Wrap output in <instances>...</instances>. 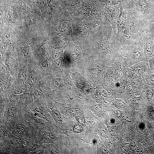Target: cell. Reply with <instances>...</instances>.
I'll use <instances>...</instances> for the list:
<instances>
[{"label":"cell","mask_w":154,"mask_h":154,"mask_svg":"<svg viewBox=\"0 0 154 154\" xmlns=\"http://www.w3.org/2000/svg\"><path fill=\"white\" fill-rule=\"evenodd\" d=\"M122 56L129 67L139 62L146 60L144 53L142 39L131 46Z\"/></svg>","instance_id":"cell-1"},{"label":"cell","mask_w":154,"mask_h":154,"mask_svg":"<svg viewBox=\"0 0 154 154\" xmlns=\"http://www.w3.org/2000/svg\"><path fill=\"white\" fill-rule=\"evenodd\" d=\"M126 78L134 86L141 87L147 84L145 80L134 72L130 68L127 71Z\"/></svg>","instance_id":"cell-8"},{"label":"cell","mask_w":154,"mask_h":154,"mask_svg":"<svg viewBox=\"0 0 154 154\" xmlns=\"http://www.w3.org/2000/svg\"><path fill=\"white\" fill-rule=\"evenodd\" d=\"M35 111L34 114L37 116L38 117L44 119H45V117L44 114L41 110L40 109H35Z\"/></svg>","instance_id":"cell-19"},{"label":"cell","mask_w":154,"mask_h":154,"mask_svg":"<svg viewBox=\"0 0 154 154\" xmlns=\"http://www.w3.org/2000/svg\"><path fill=\"white\" fill-rule=\"evenodd\" d=\"M54 56V57L55 58H57V56H58V53L56 52H55L54 54H53V56Z\"/></svg>","instance_id":"cell-34"},{"label":"cell","mask_w":154,"mask_h":154,"mask_svg":"<svg viewBox=\"0 0 154 154\" xmlns=\"http://www.w3.org/2000/svg\"><path fill=\"white\" fill-rule=\"evenodd\" d=\"M47 2L49 7L51 10L55 8V4L53 0H47Z\"/></svg>","instance_id":"cell-28"},{"label":"cell","mask_w":154,"mask_h":154,"mask_svg":"<svg viewBox=\"0 0 154 154\" xmlns=\"http://www.w3.org/2000/svg\"><path fill=\"white\" fill-rule=\"evenodd\" d=\"M11 144L13 145L16 146L21 145L24 143L23 140L18 137H15L11 141Z\"/></svg>","instance_id":"cell-15"},{"label":"cell","mask_w":154,"mask_h":154,"mask_svg":"<svg viewBox=\"0 0 154 154\" xmlns=\"http://www.w3.org/2000/svg\"><path fill=\"white\" fill-rule=\"evenodd\" d=\"M58 29L62 35H65L68 32L69 26L68 22H65L61 23L59 25Z\"/></svg>","instance_id":"cell-11"},{"label":"cell","mask_w":154,"mask_h":154,"mask_svg":"<svg viewBox=\"0 0 154 154\" xmlns=\"http://www.w3.org/2000/svg\"><path fill=\"white\" fill-rule=\"evenodd\" d=\"M43 90L41 88H38L35 90V94L36 96H40L43 94Z\"/></svg>","instance_id":"cell-29"},{"label":"cell","mask_w":154,"mask_h":154,"mask_svg":"<svg viewBox=\"0 0 154 154\" xmlns=\"http://www.w3.org/2000/svg\"><path fill=\"white\" fill-rule=\"evenodd\" d=\"M50 153L52 154H58L59 153L58 149L54 146L51 147L49 149Z\"/></svg>","instance_id":"cell-25"},{"label":"cell","mask_w":154,"mask_h":154,"mask_svg":"<svg viewBox=\"0 0 154 154\" xmlns=\"http://www.w3.org/2000/svg\"><path fill=\"white\" fill-rule=\"evenodd\" d=\"M154 24L151 23L145 27L142 39L144 53L147 60L154 56Z\"/></svg>","instance_id":"cell-2"},{"label":"cell","mask_w":154,"mask_h":154,"mask_svg":"<svg viewBox=\"0 0 154 154\" xmlns=\"http://www.w3.org/2000/svg\"><path fill=\"white\" fill-rule=\"evenodd\" d=\"M34 20L33 17H29L26 19V22L27 24L31 25L34 22Z\"/></svg>","instance_id":"cell-30"},{"label":"cell","mask_w":154,"mask_h":154,"mask_svg":"<svg viewBox=\"0 0 154 154\" xmlns=\"http://www.w3.org/2000/svg\"><path fill=\"white\" fill-rule=\"evenodd\" d=\"M106 13L108 19L112 24L114 32H117V21L120 13V8H116L111 6L105 7Z\"/></svg>","instance_id":"cell-6"},{"label":"cell","mask_w":154,"mask_h":154,"mask_svg":"<svg viewBox=\"0 0 154 154\" xmlns=\"http://www.w3.org/2000/svg\"><path fill=\"white\" fill-rule=\"evenodd\" d=\"M148 61L150 70L151 71L154 70V56Z\"/></svg>","instance_id":"cell-23"},{"label":"cell","mask_w":154,"mask_h":154,"mask_svg":"<svg viewBox=\"0 0 154 154\" xmlns=\"http://www.w3.org/2000/svg\"><path fill=\"white\" fill-rule=\"evenodd\" d=\"M61 60L60 58H58L55 61V63L56 65L59 66L61 64Z\"/></svg>","instance_id":"cell-33"},{"label":"cell","mask_w":154,"mask_h":154,"mask_svg":"<svg viewBox=\"0 0 154 154\" xmlns=\"http://www.w3.org/2000/svg\"><path fill=\"white\" fill-rule=\"evenodd\" d=\"M43 137L44 139L47 140H53L56 137L55 135L51 132H44L43 134Z\"/></svg>","instance_id":"cell-16"},{"label":"cell","mask_w":154,"mask_h":154,"mask_svg":"<svg viewBox=\"0 0 154 154\" xmlns=\"http://www.w3.org/2000/svg\"><path fill=\"white\" fill-rule=\"evenodd\" d=\"M119 5L120 11L117 21V32L116 38L122 35L126 21L127 7L124 6L121 3Z\"/></svg>","instance_id":"cell-4"},{"label":"cell","mask_w":154,"mask_h":154,"mask_svg":"<svg viewBox=\"0 0 154 154\" xmlns=\"http://www.w3.org/2000/svg\"><path fill=\"white\" fill-rule=\"evenodd\" d=\"M151 23H153L154 24V19L151 21Z\"/></svg>","instance_id":"cell-35"},{"label":"cell","mask_w":154,"mask_h":154,"mask_svg":"<svg viewBox=\"0 0 154 154\" xmlns=\"http://www.w3.org/2000/svg\"><path fill=\"white\" fill-rule=\"evenodd\" d=\"M142 89L146 99L148 101L154 102V86L147 84L144 86Z\"/></svg>","instance_id":"cell-9"},{"label":"cell","mask_w":154,"mask_h":154,"mask_svg":"<svg viewBox=\"0 0 154 154\" xmlns=\"http://www.w3.org/2000/svg\"><path fill=\"white\" fill-rule=\"evenodd\" d=\"M16 129L18 133L20 134L25 135L27 134L26 127L22 124H17L16 126Z\"/></svg>","instance_id":"cell-12"},{"label":"cell","mask_w":154,"mask_h":154,"mask_svg":"<svg viewBox=\"0 0 154 154\" xmlns=\"http://www.w3.org/2000/svg\"><path fill=\"white\" fill-rule=\"evenodd\" d=\"M83 7L85 9L90 11H91L92 9L91 5L86 1L83 2Z\"/></svg>","instance_id":"cell-26"},{"label":"cell","mask_w":154,"mask_h":154,"mask_svg":"<svg viewBox=\"0 0 154 154\" xmlns=\"http://www.w3.org/2000/svg\"><path fill=\"white\" fill-rule=\"evenodd\" d=\"M51 113L52 117L56 122L59 124H61L63 123L62 118L58 111L53 108L51 109Z\"/></svg>","instance_id":"cell-10"},{"label":"cell","mask_w":154,"mask_h":154,"mask_svg":"<svg viewBox=\"0 0 154 154\" xmlns=\"http://www.w3.org/2000/svg\"><path fill=\"white\" fill-rule=\"evenodd\" d=\"M17 110L15 107H12L10 108L9 111V114L11 117H13L17 112Z\"/></svg>","instance_id":"cell-24"},{"label":"cell","mask_w":154,"mask_h":154,"mask_svg":"<svg viewBox=\"0 0 154 154\" xmlns=\"http://www.w3.org/2000/svg\"><path fill=\"white\" fill-rule=\"evenodd\" d=\"M90 14L94 18H99L101 15V12L98 7L94 6L91 10Z\"/></svg>","instance_id":"cell-14"},{"label":"cell","mask_w":154,"mask_h":154,"mask_svg":"<svg viewBox=\"0 0 154 154\" xmlns=\"http://www.w3.org/2000/svg\"><path fill=\"white\" fill-rule=\"evenodd\" d=\"M6 127L4 125H0V132L2 133H4L5 132Z\"/></svg>","instance_id":"cell-31"},{"label":"cell","mask_w":154,"mask_h":154,"mask_svg":"<svg viewBox=\"0 0 154 154\" xmlns=\"http://www.w3.org/2000/svg\"><path fill=\"white\" fill-rule=\"evenodd\" d=\"M7 19L9 23H10L12 22L14 19V15L12 12L10 11L7 12Z\"/></svg>","instance_id":"cell-21"},{"label":"cell","mask_w":154,"mask_h":154,"mask_svg":"<svg viewBox=\"0 0 154 154\" xmlns=\"http://www.w3.org/2000/svg\"><path fill=\"white\" fill-rule=\"evenodd\" d=\"M13 92L15 94L19 95L22 93V90L20 89H17L14 90Z\"/></svg>","instance_id":"cell-32"},{"label":"cell","mask_w":154,"mask_h":154,"mask_svg":"<svg viewBox=\"0 0 154 154\" xmlns=\"http://www.w3.org/2000/svg\"><path fill=\"white\" fill-rule=\"evenodd\" d=\"M145 80L148 85L154 86V70L151 71L145 77Z\"/></svg>","instance_id":"cell-13"},{"label":"cell","mask_w":154,"mask_h":154,"mask_svg":"<svg viewBox=\"0 0 154 154\" xmlns=\"http://www.w3.org/2000/svg\"><path fill=\"white\" fill-rule=\"evenodd\" d=\"M130 68L144 79L145 77L151 71L149 66L148 60H147L135 64Z\"/></svg>","instance_id":"cell-7"},{"label":"cell","mask_w":154,"mask_h":154,"mask_svg":"<svg viewBox=\"0 0 154 154\" xmlns=\"http://www.w3.org/2000/svg\"><path fill=\"white\" fill-rule=\"evenodd\" d=\"M29 118L33 121L35 122L38 123L39 122L40 120L38 118V117L34 114H33L31 113H29Z\"/></svg>","instance_id":"cell-22"},{"label":"cell","mask_w":154,"mask_h":154,"mask_svg":"<svg viewBox=\"0 0 154 154\" xmlns=\"http://www.w3.org/2000/svg\"><path fill=\"white\" fill-rule=\"evenodd\" d=\"M118 78L116 76L112 66H108L106 68L104 75L102 83L104 86L115 88V85Z\"/></svg>","instance_id":"cell-5"},{"label":"cell","mask_w":154,"mask_h":154,"mask_svg":"<svg viewBox=\"0 0 154 154\" xmlns=\"http://www.w3.org/2000/svg\"><path fill=\"white\" fill-rule=\"evenodd\" d=\"M27 75L26 73L23 70L20 71L18 75V78L20 81L24 82L26 80Z\"/></svg>","instance_id":"cell-18"},{"label":"cell","mask_w":154,"mask_h":154,"mask_svg":"<svg viewBox=\"0 0 154 154\" xmlns=\"http://www.w3.org/2000/svg\"><path fill=\"white\" fill-rule=\"evenodd\" d=\"M111 66L118 78H126L127 71L130 67L122 56L117 58Z\"/></svg>","instance_id":"cell-3"},{"label":"cell","mask_w":154,"mask_h":154,"mask_svg":"<svg viewBox=\"0 0 154 154\" xmlns=\"http://www.w3.org/2000/svg\"><path fill=\"white\" fill-rule=\"evenodd\" d=\"M29 79L31 84H35L37 80V77L36 74L33 72H31Z\"/></svg>","instance_id":"cell-17"},{"label":"cell","mask_w":154,"mask_h":154,"mask_svg":"<svg viewBox=\"0 0 154 154\" xmlns=\"http://www.w3.org/2000/svg\"><path fill=\"white\" fill-rule=\"evenodd\" d=\"M78 12L79 14L85 16H89L90 14V11L86 10L82 7L78 9Z\"/></svg>","instance_id":"cell-20"},{"label":"cell","mask_w":154,"mask_h":154,"mask_svg":"<svg viewBox=\"0 0 154 154\" xmlns=\"http://www.w3.org/2000/svg\"><path fill=\"white\" fill-rule=\"evenodd\" d=\"M23 53L25 56H28L29 52V47L27 46H25L23 49Z\"/></svg>","instance_id":"cell-27"}]
</instances>
